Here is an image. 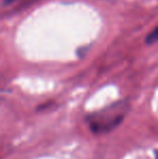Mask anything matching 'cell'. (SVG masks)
<instances>
[{
	"label": "cell",
	"instance_id": "6da1fadb",
	"mask_svg": "<svg viewBox=\"0 0 158 159\" xmlns=\"http://www.w3.org/2000/svg\"><path fill=\"white\" fill-rule=\"evenodd\" d=\"M124 111L117 106L97 111L89 117V126L94 133H104L116 128L122 121Z\"/></svg>",
	"mask_w": 158,
	"mask_h": 159
},
{
	"label": "cell",
	"instance_id": "7a4b0ae2",
	"mask_svg": "<svg viewBox=\"0 0 158 159\" xmlns=\"http://www.w3.org/2000/svg\"><path fill=\"white\" fill-rule=\"evenodd\" d=\"M158 41V27L155 28L150 35L146 37V43H154Z\"/></svg>",
	"mask_w": 158,
	"mask_h": 159
},
{
	"label": "cell",
	"instance_id": "3957f363",
	"mask_svg": "<svg viewBox=\"0 0 158 159\" xmlns=\"http://www.w3.org/2000/svg\"><path fill=\"white\" fill-rule=\"evenodd\" d=\"M13 1H15V0H4L6 3H11V2H13Z\"/></svg>",
	"mask_w": 158,
	"mask_h": 159
}]
</instances>
